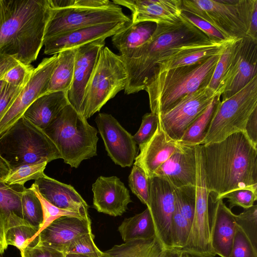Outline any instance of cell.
<instances>
[{
  "instance_id": "obj_1",
  "label": "cell",
  "mask_w": 257,
  "mask_h": 257,
  "mask_svg": "<svg viewBox=\"0 0 257 257\" xmlns=\"http://www.w3.org/2000/svg\"><path fill=\"white\" fill-rule=\"evenodd\" d=\"M206 184L212 201L237 189L257 192V148L244 132L219 142L200 145Z\"/></svg>"
},
{
  "instance_id": "obj_2",
  "label": "cell",
  "mask_w": 257,
  "mask_h": 257,
  "mask_svg": "<svg viewBox=\"0 0 257 257\" xmlns=\"http://www.w3.org/2000/svg\"><path fill=\"white\" fill-rule=\"evenodd\" d=\"M208 39L182 15L181 20L174 24L156 25L146 42L128 53L119 55L127 74L125 94L145 90L158 62L195 47Z\"/></svg>"
},
{
  "instance_id": "obj_3",
  "label": "cell",
  "mask_w": 257,
  "mask_h": 257,
  "mask_svg": "<svg viewBox=\"0 0 257 257\" xmlns=\"http://www.w3.org/2000/svg\"><path fill=\"white\" fill-rule=\"evenodd\" d=\"M0 55L26 65L36 60L50 16L48 0H1Z\"/></svg>"
},
{
  "instance_id": "obj_4",
  "label": "cell",
  "mask_w": 257,
  "mask_h": 257,
  "mask_svg": "<svg viewBox=\"0 0 257 257\" xmlns=\"http://www.w3.org/2000/svg\"><path fill=\"white\" fill-rule=\"evenodd\" d=\"M221 55L191 65L156 73L145 89L148 94L151 112L158 115L183 97L208 86Z\"/></svg>"
},
{
  "instance_id": "obj_5",
  "label": "cell",
  "mask_w": 257,
  "mask_h": 257,
  "mask_svg": "<svg viewBox=\"0 0 257 257\" xmlns=\"http://www.w3.org/2000/svg\"><path fill=\"white\" fill-rule=\"evenodd\" d=\"M43 131L71 167L97 155V130L70 103Z\"/></svg>"
},
{
  "instance_id": "obj_6",
  "label": "cell",
  "mask_w": 257,
  "mask_h": 257,
  "mask_svg": "<svg viewBox=\"0 0 257 257\" xmlns=\"http://www.w3.org/2000/svg\"><path fill=\"white\" fill-rule=\"evenodd\" d=\"M0 158L10 169L61 159L56 147L44 131L23 116L0 134Z\"/></svg>"
},
{
  "instance_id": "obj_7",
  "label": "cell",
  "mask_w": 257,
  "mask_h": 257,
  "mask_svg": "<svg viewBox=\"0 0 257 257\" xmlns=\"http://www.w3.org/2000/svg\"><path fill=\"white\" fill-rule=\"evenodd\" d=\"M64 7H50L45 40L90 26L131 20L121 8L108 0H65Z\"/></svg>"
},
{
  "instance_id": "obj_8",
  "label": "cell",
  "mask_w": 257,
  "mask_h": 257,
  "mask_svg": "<svg viewBox=\"0 0 257 257\" xmlns=\"http://www.w3.org/2000/svg\"><path fill=\"white\" fill-rule=\"evenodd\" d=\"M256 1L182 0V10L208 22L226 39L231 40L247 37L248 16Z\"/></svg>"
},
{
  "instance_id": "obj_9",
  "label": "cell",
  "mask_w": 257,
  "mask_h": 257,
  "mask_svg": "<svg viewBox=\"0 0 257 257\" xmlns=\"http://www.w3.org/2000/svg\"><path fill=\"white\" fill-rule=\"evenodd\" d=\"M127 79L125 66L120 56L103 47L86 88L82 116L87 119L99 111L108 100L124 89Z\"/></svg>"
},
{
  "instance_id": "obj_10",
  "label": "cell",
  "mask_w": 257,
  "mask_h": 257,
  "mask_svg": "<svg viewBox=\"0 0 257 257\" xmlns=\"http://www.w3.org/2000/svg\"><path fill=\"white\" fill-rule=\"evenodd\" d=\"M256 109L257 76L230 97L218 101L202 145L220 142L236 133H244L246 122Z\"/></svg>"
},
{
  "instance_id": "obj_11",
  "label": "cell",
  "mask_w": 257,
  "mask_h": 257,
  "mask_svg": "<svg viewBox=\"0 0 257 257\" xmlns=\"http://www.w3.org/2000/svg\"><path fill=\"white\" fill-rule=\"evenodd\" d=\"M196 158V198L193 220L187 242L180 253L195 257H214L210 240L209 193L203 167L200 145L195 146Z\"/></svg>"
},
{
  "instance_id": "obj_12",
  "label": "cell",
  "mask_w": 257,
  "mask_h": 257,
  "mask_svg": "<svg viewBox=\"0 0 257 257\" xmlns=\"http://www.w3.org/2000/svg\"><path fill=\"white\" fill-rule=\"evenodd\" d=\"M218 94L208 86L204 87L183 97L169 109L159 114V121L165 133L178 142Z\"/></svg>"
},
{
  "instance_id": "obj_13",
  "label": "cell",
  "mask_w": 257,
  "mask_h": 257,
  "mask_svg": "<svg viewBox=\"0 0 257 257\" xmlns=\"http://www.w3.org/2000/svg\"><path fill=\"white\" fill-rule=\"evenodd\" d=\"M149 179V209L156 237L164 250L172 249L171 224L175 206L174 188L157 176Z\"/></svg>"
},
{
  "instance_id": "obj_14",
  "label": "cell",
  "mask_w": 257,
  "mask_h": 257,
  "mask_svg": "<svg viewBox=\"0 0 257 257\" xmlns=\"http://www.w3.org/2000/svg\"><path fill=\"white\" fill-rule=\"evenodd\" d=\"M57 54L45 58L34 69L32 76L0 121V134L11 127L39 97L47 92L49 80L56 65Z\"/></svg>"
},
{
  "instance_id": "obj_15",
  "label": "cell",
  "mask_w": 257,
  "mask_h": 257,
  "mask_svg": "<svg viewBox=\"0 0 257 257\" xmlns=\"http://www.w3.org/2000/svg\"><path fill=\"white\" fill-rule=\"evenodd\" d=\"M95 121L109 157L121 167H131L137 155L133 136L111 114L99 113Z\"/></svg>"
},
{
  "instance_id": "obj_16",
  "label": "cell",
  "mask_w": 257,
  "mask_h": 257,
  "mask_svg": "<svg viewBox=\"0 0 257 257\" xmlns=\"http://www.w3.org/2000/svg\"><path fill=\"white\" fill-rule=\"evenodd\" d=\"M257 76V43L244 38L242 45L223 77L217 92L222 101L233 95Z\"/></svg>"
},
{
  "instance_id": "obj_17",
  "label": "cell",
  "mask_w": 257,
  "mask_h": 257,
  "mask_svg": "<svg viewBox=\"0 0 257 257\" xmlns=\"http://www.w3.org/2000/svg\"><path fill=\"white\" fill-rule=\"evenodd\" d=\"M132 12L133 23L174 24L181 20L182 0H113Z\"/></svg>"
},
{
  "instance_id": "obj_18",
  "label": "cell",
  "mask_w": 257,
  "mask_h": 257,
  "mask_svg": "<svg viewBox=\"0 0 257 257\" xmlns=\"http://www.w3.org/2000/svg\"><path fill=\"white\" fill-rule=\"evenodd\" d=\"M104 46L105 40H99L77 48L73 80L68 92V99L81 115L86 88L100 51Z\"/></svg>"
},
{
  "instance_id": "obj_19",
  "label": "cell",
  "mask_w": 257,
  "mask_h": 257,
  "mask_svg": "<svg viewBox=\"0 0 257 257\" xmlns=\"http://www.w3.org/2000/svg\"><path fill=\"white\" fill-rule=\"evenodd\" d=\"M127 22L97 25L68 32L44 41V53L51 55L99 40H105L121 30Z\"/></svg>"
},
{
  "instance_id": "obj_20",
  "label": "cell",
  "mask_w": 257,
  "mask_h": 257,
  "mask_svg": "<svg viewBox=\"0 0 257 257\" xmlns=\"http://www.w3.org/2000/svg\"><path fill=\"white\" fill-rule=\"evenodd\" d=\"M90 218L62 216L50 223L38 233L39 244L65 253L75 239L92 232Z\"/></svg>"
},
{
  "instance_id": "obj_21",
  "label": "cell",
  "mask_w": 257,
  "mask_h": 257,
  "mask_svg": "<svg viewBox=\"0 0 257 257\" xmlns=\"http://www.w3.org/2000/svg\"><path fill=\"white\" fill-rule=\"evenodd\" d=\"M92 190L94 207L111 216L122 215L132 202L129 191L116 176L99 177L92 184Z\"/></svg>"
},
{
  "instance_id": "obj_22",
  "label": "cell",
  "mask_w": 257,
  "mask_h": 257,
  "mask_svg": "<svg viewBox=\"0 0 257 257\" xmlns=\"http://www.w3.org/2000/svg\"><path fill=\"white\" fill-rule=\"evenodd\" d=\"M195 146L182 145L178 151L156 170L153 176L164 179L174 189L188 185L195 186Z\"/></svg>"
},
{
  "instance_id": "obj_23",
  "label": "cell",
  "mask_w": 257,
  "mask_h": 257,
  "mask_svg": "<svg viewBox=\"0 0 257 257\" xmlns=\"http://www.w3.org/2000/svg\"><path fill=\"white\" fill-rule=\"evenodd\" d=\"M40 194L50 203L61 209L90 218L88 205L70 185L60 182L44 174L33 183Z\"/></svg>"
},
{
  "instance_id": "obj_24",
  "label": "cell",
  "mask_w": 257,
  "mask_h": 257,
  "mask_svg": "<svg viewBox=\"0 0 257 257\" xmlns=\"http://www.w3.org/2000/svg\"><path fill=\"white\" fill-rule=\"evenodd\" d=\"M181 147L177 141L167 135L159 121L154 135L139 147L140 153L136 157L134 165L142 168L150 178L156 170Z\"/></svg>"
},
{
  "instance_id": "obj_25",
  "label": "cell",
  "mask_w": 257,
  "mask_h": 257,
  "mask_svg": "<svg viewBox=\"0 0 257 257\" xmlns=\"http://www.w3.org/2000/svg\"><path fill=\"white\" fill-rule=\"evenodd\" d=\"M210 214V240L213 250L221 257H230L236 229L234 214L223 199L212 201Z\"/></svg>"
},
{
  "instance_id": "obj_26",
  "label": "cell",
  "mask_w": 257,
  "mask_h": 257,
  "mask_svg": "<svg viewBox=\"0 0 257 257\" xmlns=\"http://www.w3.org/2000/svg\"><path fill=\"white\" fill-rule=\"evenodd\" d=\"M232 40L216 41L208 39L194 48L172 55L157 63L153 75L158 72L191 65L210 57L221 55Z\"/></svg>"
},
{
  "instance_id": "obj_27",
  "label": "cell",
  "mask_w": 257,
  "mask_h": 257,
  "mask_svg": "<svg viewBox=\"0 0 257 257\" xmlns=\"http://www.w3.org/2000/svg\"><path fill=\"white\" fill-rule=\"evenodd\" d=\"M69 103L68 92H47L37 98L23 116L42 130Z\"/></svg>"
},
{
  "instance_id": "obj_28",
  "label": "cell",
  "mask_w": 257,
  "mask_h": 257,
  "mask_svg": "<svg viewBox=\"0 0 257 257\" xmlns=\"http://www.w3.org/2000/svg\"><path fill=\"white\" fill-rule=\"evenodd\" d=\"M156 27L153 23H133L131 20L111 37L112 43L120 55H124L146 42Z\"/></svg>"
},
{
  "instance_id": "obj_29",
  "label": "cell",
  "mask_w": 257,
  "mask_h": 257,
  "mask_svg": "<svg viewBox=\"0 0 257 257\" xmlns=\"http://www.w3.org/2000/svg\"><path fill=\"white\" fill-rule=\"evenodd\" d=\"M5 237L8 246H15L21 255L28 246H34L39 243L38 233L40 229L32 225L23 218L12 214L4 224Z\"/></svg>"
},
{
  "instance_id": "obj_30",
  "label": "cell",
  "mask_w": 257,
  "mask_h": 257,
  "mask_svg": "<svg viewBox=\"0 0 257 257\" xmlns=\"http://www.w3.org/2000/svg\"><path fill=\"white\" fill-rule=\"evenodd\" d=\"M77 48L62 51L57 54V61L51 76L47 92H68L72 84Z\"/></svg>"
},
{
  "instance_id": "obj_31",
  "label": "cell",
  "mask_w": 257,
  "mask_h": 257,
  "mask_svg": "<svg viewBox=\"0 0 257 257\" xmlns=\"http://www.w3.org/2000/svg\"><path fill=\"white\" fill-rule=\"evenodd\" d=\"M124 242L156 237L155 226L149 209L125 218L118 228Z\"/></svg>"
},
{
  "instance_id": "obj_32",
  "label": "cell",
  "mask_w": 257,
  "mask_h": 257,
  "mask_svg": "<svg viewBox=\"0 0 257 257\" xmlns=\"http://www.w3.org/2000/svg\"><path fill=\"white\" fill-rule=\"evenodd\" d=\"M164 250L156 237L116 245L105 251L111 257H162Z\"/></svg>"
},
{
  "instance_id": "obj_33",
  "label": "cell",
  "mask_w": 257,
  "mask_h": 257,
  "mask_svg": "<svg viewBox=\"0 0 257 257\" xmlns=\"http://www.w3.org/2000/svg\"><path fill=\"white\" fill-rule=\"evenodd\" d=\"M220 100V95H217L199 116L186 130L178 143L182 145L195 146L200 145L204 140L208 130L216 105Z\"/></svg>"
},
{
  "instance_id": "obj_34",
  "label": "cell",
  "mask_w": 257,
  "mask_h": 257,
  "mask_svg": "<svg viewBox=\"0 0 257 257\" xmlns=\"http://www.w3.org/2000/svg\"><path fill=\"white\" fill-rule=\"evenodd\" d=\"M24 188L0 182V215L4 224L12 214L23 218L21 199Z\"/></svg>"
},
{
  "instance_id": "obj_35",
  "label": "cell",
  "mask_w": 257,
  "mask_h": 257,
  "mask_svg": "<svg viewBox=\"0 0 257 257\" xmlns=\"http://www.w3.org/2000/svg\"><path fill=\"white\" fill-rule=\"evenodd\" d=\"M243 40V38H235L228 44L216 64L208 85L209 87L217 92L220 83L241 48Z\"/></svg>"
},
{
  "instance_id": "obj_36",
  "label": "cell",
  "mask_w": 257,
  "mask_h": 257,
  "mask_svg": "<svg viewBox=\"0 0 257 257\" xmlns=\"http://www.w3.org/2000/svg\"><path fill=\"white\" fill-rule=\"evenodd\" d=\"M21 202L23 218L41 230L44 220L43 208L39 198L31 187L24 188Z\"/></svg>"
},
{
  "instance_id": "obj_37",
  "label": "cell",
  "mask_w": 257,
  "mask_h": 257,
  "mask_svg": "<svg viewBox=\"0 0 257 257\" xmlns=\"http://www.w3.org/2000/svg\"><path fill=\"white\" fill-rule=\"evenodd\" d=\"M48 163L27 164L11 169L4 182L9 185L24 186L28 181L41 177Z\"/></svg>"
},
{
  "instance_id": "obj_38",
  "label": "cell",
  "mask_w": 257,
  "mask_h": 257,
  "mask_svg": "<svg viewBox=\"0 0 257 257\" xmlns=\"http://www.w3.org/2000/svg\"><path fill=\"white\" fill-rule=\"evenodd\" d=\"M191 225L181 213L175 201L171 224L172 249L179 251L184 246L189 234Z\"/></svg>"
},
{
  "instance_id": "obj_39",
  "label": "cell",
  "mask_w": 257,
  "mask_h": 257,
  "mask_svg": "<svg viewBox=\"0 0 257 257\" xmlns=\"http://www.w3.org/2000/svg\"><path fill=\"white\" fill-rule=\"evenodd\" d=\"M235 224L247 236L253 246L257 249V205L244 209L234 215Z\"/></svg>"
},
{
  "instance_id": "obj_40",
  "label": "cell",
  "mask_w": 257,
  "mask_h": 257,
  "mask_svg": "<svg viewBox=\"0 0 257 257\" xmlns=\"http://www.w3.org/2000/svg\"><path fill=\"white\" fill-rule=\"evenodd\" d=\"M174 195L181 213L191 225L195 206V186L188 185L174 189Z\"/></svg>"
},
{
  "instance_id": "obj_41",
  "label": "cell",
  "mask_w": 257,
  "mask_h": 257,
  "mask_svg": "<svg viewBox=\"0 0 257 257\" xmlns=\"http://www.w3.org/2000/svg\"><path fill=\"white\" fill-rule=\"evenodd\" d=\"M128 185L132 192L140 201L148 206L149 200V179L144 170L134 165L128 177Z\"/></svg>"
},
{
  "instance_id": "obj_42",
  "label": "cell",
  "mask_w": 257,
  "mask_h": 257,
  "mask_svg": "<svg viewBox=\"0 0 257 257\" xmlns=\"http://www.w3.org/2000/svg\"><path fill=\"white\" fill-rule=\"evenodd\" d=\"M92 232L86 233L75 239L66 248L64 253H77L101 256L104 254L96 246Z\"/></svg>"
},
{
  "instance_id": "obj_43",
  "label": "cell",
  "mask_w": 257,
  "mask_h": 257,
  "mask_svg": "<svg viewBox=\"0 0 257 257\" xmlns=\"http://www.w3.org/2000/svg\"><path fill=\"white\" fill-rule=\"evenodd\" d=\"M34 69L31 65L19 63L9 70L1 80L9 85L23 88L30 79Z\"/></svg>"
},
{
  "instance_id": "obj_44",
  "label": "cell",
  "mask_w": 257,
  "mask_h": 257,
  "mask_svg": "<svg viewBox=\"0 0 257 257\" xmlns=\"http://www.w3.org/2000/svg\"><path fill=\"white\" fill-rule=\"evenodd\" d=\"M159 122L158 114L152 112L144 114L140 128L133 136L136 144L140 147L148 141L156 132Z\"/></svg>"
},
{
  "instance_id": "obj_45",
  "label": "cell",
  "mask_w": 257,
  "mask_h": 257,
  "mask_svg": "<svg viewBox=\"0 0 257 257\" xmlns=\"http://www.w3.org/2000/svg\"><path fill=\"white\" fill-rule=\"evenodd\" d=\"M230 257H257V249L236 225Z\"/></svg>"
},
{
  "instance_id": "obj_46",
  "label": "cell",
  "mask_w": 257,
  "mask_h": 257,
  "mask_svg": "<svg viewBox=\"0 0 257 257\" xmlns=\"http://www.w3.org/2000/svg\"><path fill=\"white\" fill-rule=\"evenodd\" d=\"M227 198L229 208L239 206L244 209L254 205L257 199V192L248 189H240L230 191L223 195L221 199Z\"/></svg>"
},
{
  "instance_id": "obj_47",
  "label": "cell",
  "mask_w": 257,
  "mask_h": 257,
  "mask_svg": "<svg viewBox=\"0 0 257 257\" xmlns=\"http://www.w3.org/2000/svg\"><path fill=\"white\" fill-rule=\"evenodd\" d=\"M31 188L34 190L42 204L44 220L41 229L54 219L62 216H73L83 218L77 213L60 209L50 203L40 194L33 184L31 185Z\"/></svg>"
},
{
  "instance_id": "obj_48",
  "label": "cell",
  "mask_w": 257,
  "mask_h": 257,
  "mask_svg": "<svg viewBox=\"0 0 257 257\" xmlns=\"http://www.w3.org/2000/svg\"><path fill=\"white\" fill-rule=\"evenodd\" d=\"M182 16L201 31L209 39L216 41L228 40L219 31L208 22L188 13L182 12Z\"/></svg>"
},
{
  "instance_id": "obj_49",
  "label": "cell",
  "mask_w": 257,
  "mask_h": 257,
  "mask_svg": "<svg viewBox=\"0 0 257 257\" xmlns=\"http://www.w3.org/2000/svg\"><path fill=\"white\" fill-rule=\"evenodd\" d=\"M22 88V87H16L6 83L0 93V121Z\"/></svg>"
},
{
  "instance_id": "obj_50",
  "label": "cell",
  "mask_w": 257,
  "mask_h": 257,
  "mask_svg": "<svg viewBox=\"0 0 257 257\" xmlns=\"http://www.w3.org/2000/svg\"><path fill=\"white\" fill-rule=\"evenodd\" d=\"M21 257H64V253L38 243L27 247Z\"/></svg>"
},
{
  "instance_id": "obj_51",
  "label": "cell",
  "mask_w": 257,
  "mask_h": 257,
  "mask_svg": "<svg viewBox=\"0 0 257 257\" xmlns=\"http://www.w3.org/2000/svg\"><path fill=\"white\" fill-rule=\"evenodd\" d=\"M244 133L249 141L257 148V109L249 117L245 125Z\"/></svg>"
},
{
  "instance_id": "obj_52",
  "label": "cell",
  "mask_w": 257,
  "mask_h": 257,
  "mask_svg": "<svg viewBox=\"0 0 257 257\" xmlns=\"http://www.w3.org/2000/svg\"><path fill=\"white\" fill-rule=\"evenodd\" d=\"M21 63L15 58L6 55H0V80L13 67Z\"/></svg>"
},
{
  "instance_id": "obj_53",
  "label": "cell",
  "mask_w": 257,
  "mask_h": 257,
  "mask_svg": "<svg viewBox=\"0 0 257 257\" xmlns=\"http://www.w3.org/2000/svg\"><path fill=\"white\" fill-rule=\"evenodd\" d=\"M7 247L5 237L4 223L0 215V254L4 252Z\"/></svg>"
},
{
  "instance_id": "obj_54",
  "label": "cell",
  "mask_w": 257,
  "mask_h": 257,
  "mask_svg": "<svg viewBox=\"0 0 257 257\" xmlns=\"http://www.w3.org/2000/svg\"><path fill=\"white\" fill-rule=\"evenodd\" d=\"M10 169L7 164L0 158V182H4Z\"/></svg>"
},
{
  "instance_id": "obj_55",
  "label": "cell",
  "mask_w": 257,
  "mask_h": 257,
  "mask_svg": "<svg viewBox=\"0 0 257 257\" xmlns=\"http://www.w3.org/2000/svg\"><path fill=\"white\" fill-rule=\"evenodd\" d=\"M162 257H181V253L174 249L164 250Z\"/></svg>"
},
{
  "instance_id": "obj_56",
  "label": "cell",
  "mask_w": 257,
  "mask_h": 257,
  "mask_svg": "<svg viewBox=\"0 0 257 257\" xmlns=\"http://www.w3.org/2000/svg\"><path fill=\"white\" fill-rule=\"evenodd\" d=\"M64 257H111L109 255H108L107 253L104 252V254L101 256H94V255H85L82 254H77V253H64Z\"/></svg>"
},
{
  "instance_id": "obj_57",
  "label": "cell",
  "mask_w": 257,
  "mask_h": 257,
  "mask_svg": "<svg viewBox=\"0 0 257 257\" xmlns=\"http://www.w3.org/2000/svg\"><path fill=\"white\" fill-rule=\"evenodd\" d=\"M6 83L4 81H3L2 80H0V93L3 89L4 87L6 85Z\"/></svg>"
},
{
  "instance_id": "obj_58",
  "label": "cell",
  "mask_w": 257,
  "mask_h": 257,
  "mask_svg": "<svg viewBox=\"0 0 257 257\" xmlns=\"http://www.w3.org/2000/svg\"><path fill=\"white\" fill-rule=\"evenodd\" d=\"M181 253V257H195L189 253Z\"/></svg>"
},
{
  "instance_id": "obj_59",
  "label": "cell",
  "mask_w": 257,
  "mask_h": 257,
  "mask_svg": "<svg viewBox=\"0 0 257 257\" xmlns=\"http://www.w3.org/2000/svg\"><path fill=\"white\" fill-rule=\"evenodd\" d=\"M2 4L1 1L0 0V25L2 22Z\"/></svg>"
},
{
  "instance_id": "obj_60",
  "label": "cell",
  "mask_w": 257,
  "mask_h": 257,
  "mask_svg": "<svg viewBox=\"0 0 257 257\" xmlns=\"http://www.w3.org/2000/svg\"><path fill=\"white\" fill-rule=\"evenodd\" d=\"M0 257H1V256H0Z\"/></svg>"
}]
</instances>
